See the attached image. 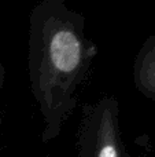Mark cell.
<instances>
[{
	"label": "cell",
	"instance_id": "cell-3",
	"mask_svg": "<svg viewBox=\"0 0 155 157\" xmlns=\"http://www.w3.org/2000/svg\"><path fill=\"white\" fill-rule=\"evenodd\" d=\"M133 83L143 97L155 103V35L143 41L135 57Z\"/></svg>",
	"mask_w": 155,
	"mask_h": 157
},
{
	"label": "cell",
	"instance_id": "cell-4",
	"mask_svg": "<svg viewBox=\"0 0 155 157\" xmlns=\"http://www.w3.org/2000/svg\"><path fill=\"white\" fill-rule=\"evenodd\" d=\"M4 81H5V68L3 65L2 59H0V92H2L3 87H4ZM0 125H2V116H0Z\"/></svg>",
	"mask_w": 155,
	"mask_h": 157
},
{
	"label": "cell",
	"instance_id": "cell-2",
	"mask_svg": "<svg viewBox=\"0 0 155 157\" xmlns=\"http://www.w3.org/2000/svg\"><path fill=\"white\" fill-rule=\"evenodd\" d=\"M76 146L77 157H135L122 138L117 98L104 95L82 106Z\"/></svg>",
	"mask_w": 155,
	"mask_h": 157
},
{
	"label": "cell",
	"instance_id": "cell-1",
	"mask_svg": "<svg viewBox=\"0 0 155 157\" xmlns=\"http://www.w3.org/2000/svg\"><path fill=\"white\" fill-rule=\"evenodd\" d=\"M98 46L85 33V18L65 0H41L32 8L27 35L30 91L43 117L41 142L62 132L76 110Z\"/></svg>",
	"mask_w": 155,
	"mask_h": 157
},
{
	"label": "cell",
	"instance_id": "cell-5",
	"mask_svg": "<svg viewBox=\"0 0 155 157\" xmlns=\"http://www.w3.org/2000/svg\"><path fill=\"white\" fill-rule=\"evenodd\" d=\"M151 157H155V155H153V156H151Z\"/></svg>",
	"mask_w": 155,
	"mask_h": 157
}]
</instances>
